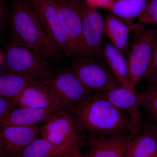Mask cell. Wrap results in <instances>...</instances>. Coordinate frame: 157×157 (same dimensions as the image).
I'll list each match as a JSON object with an SVG mask.
<instances>
[{
    "label": "cell",
    "instance_id": "1",
    "mask_svg": "<svg viewBox=\"0 0 157 157\" xmlns=\"http://www.w3.org/2000/svg\"><path fill=\"white\" fill-rule=\"evenodd\" d=\"M76 125L82 132L98 136L131 135L129 117L102 94H93L72 112Z\"/></svg>",
    "mask_w": 157,
    "mask_h": 157
},
{
    "label": "cell",
    "instance_id": "16",
    "mask_svg": "<svg viewBox=\"0 0 157 157\" xmlns=\"http://www.w3.org/2000/svg\"><path fill=\"white\" fill-rule=\"evenodd\" d=\"M104 20V34L112 45L128 58L129 35L132 28L123 20L110 12L105 15Z\"/></svg>",
    "mask_w": 157,
    "mask_h": 157
},
{
    "label": "cell",
    "instance_id": "34",
    "mask_svg": "<svg viewBox=\"0 0 157 157\" xmlns=\"http://www.w3.org/2000/svg\"><path fill=\"white\" fill-rule=\"evenodd\" d=\"M155 157H157V155Z\"/></svg>",
    "mask_w": 157,
    "mask_h": 157
},
{
    "label": "cell",
    "instance_id": "10",
    "mask_svg": "<svg viewBox=\"0 0 157 157\" xmlns=\"http://www.w3.org/2000/svg\"><path fill=\"white\" fill-rule=\"evenodd\" d=\"M54 6L60 22L76 49L78 57L95 58L85 40L79 15L69 2L60 3L49 0Z\"/></svg>",
    "mask_w": 157,
    "mask_h": 157
},
{
    "label": "cell",
    "instance_id": "4",
    "mask_svg": "<svg viewBox=\"0 0 157 157\" xmlns=\"http://www.w3.org/2000/svg\"><path fill=\"white\" fill-rule=\"evenodd\" d=\"M136 32L128 54L129 79L133 88L146 74L157 43V25L135 27Z\"/></svg>",
    "mask_w": 157,
    "mask_h": 157
},
{
    "label": "cell",
    "instance_id": "27",
    "mask_svg": "<svg viewBox=\"0 0 157 157\" xmlns=\"http://www.w3.org/2000/svg\"><path fill=\"white\" fill-rule=\"evenodd\" d=\"M68 157H87V155L85 154L81 151L80 149L74 151L70 154Z\"/></svg>",
    "mask_w": 157,
    "mask_h": 157
},
{
    "label": "cell",
    "instance_id": "18",
    "mask_svg": "<svg viewBox=\"0 0 157 157\" xmlns=\"http://www.w3.org/2000/svg\"><path fill=\"white\" fill-rule=\"evenodd\" d=\"M82 142L56 144L45 139L38 138L27 147L20 157H55L81 148Z\"/></svg>",
    "mask_w": 157,
    "mask_h": 157
},
{
    "label": "cell",
    "instance_id": "22",
    "mask_svg": "<svg viewBox=\"0 0 157 157\" xmlns=\"http://www.w3.org/2000/svg\"><path fill=\"white\" fill-rule=\"evenodd\" d=\"M140 107H143L157 123V85L137 93Z\"/></svg>",
    "mask_w": 157,
    "mask_h": 157
},
{
    "label": "cell",
    "instance_id": "33",
    "mask_svg": "<svg viewBox=\"0 0 157 157\" xmlns=\"http://www.w3.org/2000/svg\"><path fill=\"white\" fill-rule=\"evenodd\" d=\"M0 157H2V155L1 154V153H0Z\"/></svg>",
    "mask_w": 157,
    "mask_h": 157
},
{
    "label": "cell",
    "instance_id": "21",
    "mask_svg": "<svg viewBox=\"0 0 157 157\" xmlns=\"http://www.w3.org/2000/svg\"><path fill=\"white\" fill-rule=\"evenodd\" d=\"M157 155V140L148 125L142 133L132 139L127 157H155Z\"/></svg>",
    "mask_w": 157,
    "mask_h": 157
},
{
    "label": "cell",
    "instance_id": "20",
    "mask_svg": "<svg viewBox=\"0 0 157 157\" xmlns=\"http://www.w3.org/2000/svg\"><path fill=\"white\" fill-rule=\"evenodd\" d=\"M148 0H111L107 6L110 13L126 22L132 28L135 19L145 9Z\"/></svg>",
    "mask_w": 157,
    "mask_h": 157
},
{
    "label": "cell",
    "instance_id": "6",
    "mask_svg": "<svg viewBox=\"0 0 157 157\" xmlns=\"http://www.w3.org/2000/svg\"><path fill=\"white\" fill-rule=\"evenodd\" d=\"M40 25L46 36L66 56L78 58L76 49L60 22L57 11L49 0H30Z\"/></svg>",
    "mask_w": 157,
    "mask_h": 157
},
{
    "label": "cell",
    "instance_id": "12",
    "mask_svg": "<svg viewBox=\"0 0 157 157\" xmlns=\"http://www.w3.org/2000/svg\"><path fill=\"white\" fill-rule=\"evenodd\" d=\"M102 94L118 109L126 112L129 116L131 135L134 137L139 135L142 117L136 90L120 86Z\"/></svg>",
    "mask_w": 157,
    "mask_h": 157
},
{
    "label": "cell",
    "instance_id": "7",
    "mask_svg": "<svg viewBox=\"0 0 157 157\" xmlns=\"http://www.w3.org/2000/svg\"><path fill=\"white\" fill-rule=\"evenodd\" d=\"M79 15L85 40L97 59H103L104 20L101 13L91 7L87 0H67Z\"/></svg>",
    "mask_w": 157,
    "mask_h": 157
},
{
    "label": "cell",
    "instance_id": "5",
    "mask_svg": "<svg viewBox=\"0 0 157 157\" xmlns=\"http://www.w3.org/2000/svg\"><path fill=\"white\" fill-rule=\"evenodd\" d=\"M70 70L93 94H104L121 85L109 68L94 58H73Z\"/></svg>",
    "mask_w": 157,
    "mask_h": 157
},
{
    "label": "cell",
    "instance_id": "23",
    "mask_svg": "<svg viewBox=\"0 0 157 157\" xmlns=\"http://www.w3.org/2000/svg\"><path fill=\"white\" fill-rule=\"evenodd\" d=\"M138 21L143 25H157V0H148Z\"/></svg>",
    "mask_w": 157,
    "mask_h": 157
},
{
    "label": "cell",
    "instance_id": "29",
    "mask_svg": "<svg viewBox=\"0 0 157 157\" xmlns=\"http://www.w3.org/2000/svg\"><path fill=\"white\" fill-rule=\"evenodd\" d=\"M5 61V56L4 53L2 52V51L0 50V67L2 66L3 63Z\"/></svg>",
    "mask_w": 157,
    "mask_h": 157
},
{
    "label": "cell",
    "instance_id": "24",
    "mask_svg": "<svg viewBox=\"0 0 157 157\" xmlns=\"http://www.w3.org/2000/svg\"><path fill=\"white\" fill-rule=\"evenodd\" d=\"M157 77V43L155 48L151 61L143 79L153 85Z\"/></svg>",
    "mask_w": 157,
    "mask_h": 157
},
{
    "label": "cell",
    "instance_id": "14",
    "mask_svg": "<svg viewBox=\"0 0 157 157\" xmlns=\"http://www.w3.org/2000/svg\"><path fill=\"white\" fill-rule=\"evenodd\" d=\"M134 136L129 134L92 137L89 140L87 157H127Z\"/></svg>",
    "mask_w": 157,
    "mask_h": 157
},
{
    "label": "cell",
    "instance_id": "31",
    "mask_svg": "<svg viewBox=\"0 0 157 157\" xmlns=\"http://www.w3.org/2000/svg\"><path fill=\"white\" fill-rule=\"evenodd\" d=\"M55 1H56V2H59L64 3L67 2V0H55Z\"/></svg>",
    "mask_w": 157,
    "mask_h": 157
},
{
    "label": "cell",
    "instance_id": "28",
    "mask_svg": "<svg viewBox=\"0 0 157 157\" xmlns=\"http://www.w3.org/2000/svg\"><path fill=\"white\" fill-rule=\"evenodd\" d=\"M148 126L157 140V125L154 124H151Z\"/></svg>",
    "mask_w": 157,
    "mask_h": 157
},
{
    "label": "cell",
    "instance_id": "3",
    "mask_svg": "<svg viewBox=\"0 0 157 157\" xmlns=\"http://www.w3.org/2000/svg\"><path fill=\"white\" fill-rule=\"evenodd\" d=\"M7 72L25 75L45 82L55 72L48 60L30 48L13 43H7L5 48Z\"/></svg>",
    "mask_w": 157,
    "mask_h": 157
},
{
    "label": "cell",
    "instance_id": "32",
    "mask_svg": "<svg viewBox=\"0 0 157 157\" xmlns=\"http://www.w3.org/2000/svg\"><path fill=\"white\" fill-rule=\"evenodd\" d=\"M157 84V77L156 78V79H155L153 85Z\"/></svg>",
    "mask_w": 157,
    "mask_h": 157
},
{
    "label": "cell",
    "instance_id": "30",
    "mask_svg": "<svg viewBox=\"0 0 157 157\" xmlns=\"http://www.w3.org/2000/svg\"><path fill=\"white\" fill-rule=\"evenodd\" d=\"M73 151L69 153L66 154L58 156H56V157H68L69 156V155H70V154H71V153L73 152Z\"/></svg>",
    "mask_w": 157,
    "mask_h": 157
},
{
    "label": "cell",
    "instance_id": "9",
    "mask_svg": "<svg viewBox=\"0 0 157 157\" xmlns=\"http://www.w3.org/2000/svg\"><path fill=\"white\" fill-rule=\"evenodd\" d=\"M40 135L56 144L82 142L81 131L76 125L73 113L65 109L57 110L40 127Z\"/></svg>",
    "mask_w": 157,
    "mask_h": 157
},
{
    "label": "cell",
    "instance_id": "19",
    "mask_svg": "<svg viewBox=\"0 0 157 157\" xmlns=\"http://www.w3.org/2000/svg\"><path fill=\"white\" fill-rule=\"evenodd\" d=\"M41 82L29 76L7 72L0 75V98L11 101L26 89Z\"/></svg>",
    "mask_w": 157,
    "mask_h": 157
},
{
    "label": "cell",
    "instance_id": "15",
    "mask_svg": "<svg viewBox=\"0 0 157 157\" xmlns=\"http://www.w3.org/2000/svg\"><path fill=\"white\" fill-rule=\"evenodd\" d=\"M57 110L51 108L14 107L0 121V127H29L45 123Z\"/></svg>",
    "mask_w": 157,
    "mask_h": 157
},
{
    "label": "cell",
    "instance_id": "8",
    "mask_svg": "<svg viewBox=\"0 0 157 157\" xmlns=\"http://www.w3.org/2000/svg\"><path fill=\"white\" fill-rule=\"evenodd\" d=\"M44 82L60 100L65 109L72 113L93 94L70 69L55 72L51 78Z\"/></svg>",
    "mask_w": 157,
    "mask_h": 157
},
{
    "label": "cell",
    "instance_id": "17",
    "mask_svg": "<svg viewBox=\"0 0 157 157\" xmlns=\"http://www.w3.org/2000/svg\"><path fill=\"white\" fill-rule=\"evenodd\" d=\"M102 48L104 59L121 86L135 90L130 83L127 58L107 39H104Z\"/></svg>",
    "mask_w": 157,
    "mask_h": 157
},
{
    "label": "cell",
    "instance_id": "2",
    "mask_svg": "<svg viewBox=\"0 0 157 157\" xmlns=\"http://www.w3.org/2000/svg\"><path fill=\"white\" fill-rule=\"evenodd\" d=\"M8 21L9 42L32 49L48 60L60 58L63 54L43 31L30 0H13Z\"/></svg>",
    "mask_w": 157,
    "mask_h": 157
},
{
    "label": "cell",
    "instance_id": "25",
    "mask_svg": "<svg viewBox=\"0 0 157 157\" xmlns=\"http://www.w3.org/2000/svg\"><path fill=\"white\" fill-rule=\"evenodd\" d=\"M15 107L11 101L0 98V121Z\"/></svg>",
    "mask_w": 157,
    "mask_h": 157
},
{
    "label": "cell",
    "instance_id": "26",
    "mask_svg": "<svg viewBox=\"0 0 157 157\" xmlns=\"http://www.w3.org/2000/svg\"><path fill=\"white\" fill-rule=\"evenodd\" d=\"M7 17L8 14L6 0H0V30L6 24Z\"/></svg>",
    "mask_w": 157,
    "mask_h": 157
},
{
    "label": "cell",
    "instance_id": "11",
    "mask_svg": "<svg viewBox=\"0 0 157 157\" xmlns=\"http://www.w3.org/2000/svg\"><path fill=\"white\" fill-rule=\"evenodd\" d=\"M40 135V128L37 125L0 127V153L2 157H20L25 149Z\"/></svg>",
    "mask_w": 157,
    "mask_h": 157
},
{
    "label": "cell",
    "instance_id": "13",
    "mask_svg": "<svg viewBox=\"0 0 157 157\" xmlns=\"http://www.w3.org/2000/svg\"><path fill=\"white\" fill-rule=\"evenodd\" d=\"M11 101L15 107L65 109L60 100L44 82L27 88Z\"/></svg>",
    "mask_w": 157,
    "mask_h": 157
}]
</instances>
